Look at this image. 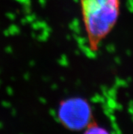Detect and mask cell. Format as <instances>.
<instances>
[{
    "label": "cell",
    "instance_id": "cell-3",
    "mask_svg": "<svg viewBox=\"0 0 133 134\" xmlns=\"http://www.w3.org/2000/svg\"><path fill=\"white\" fill-rule=\"evenodd\" d=\"M82 131V134H112L104 127L94 123H91Z\"/></svg>",
    "mask_w": 133,
    "mask_h": 134
},
{
    "label": "cell",
    "instance_id": "cell-1",
    "mask_svg": "<svg viewBox=\"0 0 133 134\" xmlns=\"http://www.w3.org/2000/svg\"><path fill=\"white\" fill-rule=\"evenodd\" d=\"M86 31L92 44L109 33L119 15V0H82Z\"/></svg>",
    "mask_w": 133,
    "mask_h": 134
},
{
    "label": "cell",
    "instance_id": "cell-2",
    "mask_svg": "<svg viewBox=\"0 0 133 134\" xmlns=\"http://www.w3.org/2000/svg\"><path fill=\"white\" fill-rule=\"evenodd\" d=\"M58 119L72 131H82L92 123V110L87 100L81 97H69L60 103Z\"/></svg>",
    "mask_w": 133,
    "mask_h": 134
}]
</instances>
